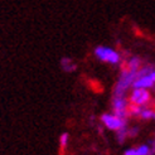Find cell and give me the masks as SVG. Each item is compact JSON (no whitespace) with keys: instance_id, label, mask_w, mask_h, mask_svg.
<instances>
[{"instance_id":"cell-13","label":"cell","mask_w":155,"mask_h":155,"mask_svg":"<svg viewBox=\"0 0 155 155\" xmlns=\"http://www.w3.org/2000/svg\"><path fill=\"white\" fill-rule=\"evenodd\" d=\"M124 155H137V153H136V148H130V149L125 150Z\"/></svg>"},{"instance_id":"cell-6","label":"cell","mask_w":155,"mask_h":155,"mask_svg":"<svg viewBox=\"0 0 155 155\" xmlns=\"http://www.w3.org/2000/svg\"><path fill=\"white\" fill-rule=\"evenodd\" d=\"M155 86V71L150 72L149 74H145L141 77H137L135 80L133 88H144V90H149Z\"/></svg>"},{"instance_id":"cell-2","label":"cell","mask_w":155,"mask_h":155,"mask_svg":"<svg viewBox=\"0 0 155 155\" xmlns=\"http://www.w3.org/2000/svg\"><path fill=\"white\" fill-rule=\"evenodd\" d=\"M95 56L98 61L106 62L110 64H119L121 62V56L119 52H116L115 49L110 47H105V45H97L94 51Z\"/></svg>"},{"instance_id":"cell-1","label":"cell","mask_w":155,"mask_h":155,"mask_svg":"<svg viewBox=\"0 0 155 155\" xmlns=\"http://www.w3.org/2000/svg\"><path fill=\"white\" fill-rule=\"evenodd\" d=\"M137 78V72H131L125 68H121V74L114 88L115 97H125L126 92L130 87H133L135 80Z\"/></svg>"},{"instance_id":"cell-11","label":"cell","mask_w":155,"mask_h":155,"mask_svg":"<svg viewBox=\"0 0 155 155\" xmlns=\"http://www.w3.org/2000/svg\"><path fill=\"white\" fill-rule=\"evenodd\" d=\"M68 141H69V135H68V133L61 134V136H59V146H61V150H64V149L67 148Z\"/></svg>"},{"instance_id":"cell-10","label":"cell","mask_w":155,"mask_h":155,"mask_svg":"<svg viewBox=\"0 0 155 155\" xmlns=\"http://www.w3.org/2000/svg\"><path fill=\"white\" fill-rule=\"evenodd\" d=\"M127 139V127H124L119 131H116V140L119 144H124Z\"/></svg>"},{"instance_id":"cell-8","label":"cell","mask_w":155,"mask_h":155,"mask_svg":"<svg viewBox=\"0 0 155 155\" xmlns=\"http://www.w3.org/2000/svg\"><path fill=\"white\" fill-rule=\"evenodd\" d=\"M61 67L67 73H71V72L76 71V68H77L76 67V63L69 57H63V58L61 59Z\"/></svg>"},{"instance_id":"cell-5","label":"cell","mask_w":155,"mask_h":155,"mask_svg":"<svg viewBox=\"0 0 155 155\" xmlns=\"http://www.w3.org/2000/svg\"><path fill=\"white\" fill-rule=\"evenodd\" d=\"M127 107H129V101L126 96L125 97H115L112 96V114L119 116L122 119H127Z\"/></svg>"},{"instance_id":"cell-3","label":"cell","mask_w":155,"mask_h":155,"mask_svg":"<svg viewBox=\"0 0 155 155\" xmlns=\"http://www.w3.org/2000/svg\"><path fill=\"white\" fill-rule=\"evenodd\" d=\"M100 120H101L102 125L106 129L112 131H119L124 127H127V120L119 117V116H116L114 114H102Z\"/></svg>"},{"instance_id":"cell-9","label":"cell","mask_w":155,"mask_h":155,"mask_svg":"<svg viewBox=\"0 0 155 155\" xmlns=\"http://www.w3.org/2000/svg\"><path fill=\"white\" fill-rule=\"evenodd\" d=\"M154 115H155L154 108H151L150 106H146L143 108V111L139 115V117L141 120H154Z\"/></svg>"},{"instance_id":"cell-4","label":"cell","mask_w":155,"mask_h":155,"mask_svg":"<svg viewBox=\"0 0 155 155\" xmlns=\"http://www.w3.org/2000/svg\"><path fill=\"white\" fill-rule=\"evenodd\" d=\"M150 102H151V95L149 90L133 88V92L130 94V97H129V104L146 107V106H149Z\"/></svg>"},{"instance_id":"cell-12","label":"cell","mask_w":155,"mask_h":155,"mask_svg":"<svg viewBox=\"0 0 155 155\" xmlns=\"http://www.w3.org/2000/svg\"><path fill=\"white\" fill-rule=\"evenodd\" d=\"M139 133V127L137 126H134V127H127V137H135Z\"/></svg>"},{"instance_id":"cell-7","label":"cell","mask_w":155,"mask_h":155,"mask_svg":"<svg viewBox=\"0 0 155 155\" xmlns=\"http://www.w3.org/2000/svg\"><path fill=\"white\" fill-rule=\"evenodd\" d=\"M141 58L140 57H131L127 62H125V64L122 66V68L127 69V71L131 72H137L139 69L141 68Z\"/></svg>"}]
</instances>
